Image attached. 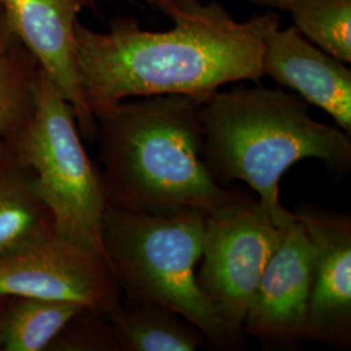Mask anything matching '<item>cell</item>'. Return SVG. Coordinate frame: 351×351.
Masks as SVG:
<instances>
[{"label": "cell", "mask_w": 351, "mask_h": 351, "mask_svg": "<svg viewBox=\"0 0 351 351\" xmlns=\"http://www.w3.org/2000/svg\"><path fill=\"white\" fill-rule=\"evenodd\" d=\"M171 19L175 26L165 32L143 30L129 17L106 33L75 24L81 88L93 114L128 98L207 97L263 77L264 38L280 25L276 13L237 21L217 1L177 0Z\"/></svg>", "instance_id": "cell-1"}, {"label": "cell", "mask_w": 351, "mask_h": 351, "mask_svg": "<svg viewBox=\"0 0 351 351\" xmlns=\"http://www.w3.org/2000/svg\"><path fill=\"white\" fill-rule=\"evenodd\" d=\"M207 97H145L94 114L110 204L152 215H213L245 199L223 188L204 159Z\"/></svg>", "instance_id": "cell-2"}, {"label": "cell", "mask_w": 351, "mask_h": 351, "mask_svg": "<svg viewBox=\"0 0 351 351\" xmlns=\"http://www.w3.org/2000/svg\"><path fill=\"white\" fill-rule=\"evenodd\" d=\"M202 121L213 176L246 182L280 226L295 220L278 198V182L293 164L319 159L337 172L350 167V134L315 121L306 101L280 88L217 90L206 98Z\"/></svg>", "instance_id": "cell-3"}, {"label": "cell", "mask_w": 351, "mask_h": 351, "mask_svg": "<svg viewBox=\"0 0 351 351\" xmlns=\"http://www.w3.org/2000/svg\"><path fill=\"white\" fill-rule=\"evenodd\" d=\"M207 216L133 213L108 204L101 245L128 302L160 304L195 326L215 346L234 349L197 282Z\"/></svg>", "instance_id": "cell-4"}, {"label": "cell", "mask_w": 351, "mask_h": 351, "mask_svg": "<svg viewBox=\"0 0 351 351\" xmlns=\"http://www.w3.org/2000/svg\"><path fill=\"white\" fill-rule=\"evenodd\" d=\"M34 175V188L65 239L101 252V226L110 204L101 169L84 146L71 103L40 66L34 111L25 125L5 139Z\"/></svg>", "instance_id": "cell-5"}, {"label": "cell", "mask_w": 351, "mask_h": 351, "mask_svg": "<svg viewBox=\"0 0 351 351\" xmlns=\"http://www.w3.org/2000/svg\"><path fill=\"white\" fill-rule=\"evenodd\" d=\"M287 226L277 224L261 202L247 198L206 217L197 282L234 348L242 342L249 303Z\"/></svg>", "instance_id": "cell-6"}, {"label": "cell", "mask_w": 351, "mask_h": 351, "mask_svg": "<svg viewBox=\"0 0 351 351\" xmlns=\"http://www.w3.org/2000/svg\"><path fill=\"white\" fill-rule=\"evenodd\" d=\"M120 291L101 252L55 230L0 251V297L73 302L107 314L121 304Z\"/></svg>", "instance_id": "cell-7"}, {"label": "cell", "mask_w": 351, "mask_h": 351, "mask_svg": "<svg viewBox=\"0 0 351 351\" xmlns=\"http://www.w3.org/2000/svg\"><path fill=\"white\" fill-rule=\"evenodd\" d=\"M313 277V243L295 216L252 294L243 333L278 342L306 339Z\"/></svg>", "instance_id": "cell-8"}, {"label": "cell", "mask_w": 351, "mask_h": 351, "mask_svg": "<svg viewBox=\"0 0 351 351\" xmlns=\"http://www.w3.org/2000/svg\"><path fill=\"white\" fill-rule=\"evenodd\" d=\"M14 37L37 59L71 103L81 137H97L95 117L85 101L75 53L78 14L94 0H0Z\"/></svg>", "instance_id": "cell-9"}, {"label": "cell", "mask_w": 351, "mask_h": 351, "mask_svg": "<svg viewBox=\"0 0 351 351\" xmlns=\"http://www.w3.org/2000/svg\"><path fill=\"white\" fill-rule=\"evenodd\" d=\"M314 250L307 336L337 348L351 343V221L345 213H295Z\"/></svg>", "instance_id": "cell-10"}, {"label": "cell", "mask_w": 351, "mask_h": 351, "mask_svg": "<svg viewBox=\"0 0 351 351\" xmlns=\"http://www.w3.org/2000/svg\"><path fill=\"white\" fill-rule=\"evenodd\" d=\"M264 75L293 88L351 133V71L302 34L295 26L271 30L263 43Z\"/></svg>", "instance_id": "cell-11"}, {"label": "cell", "mask_w": 351, "mask_h": 351, "mask_svg": "<svg viewBox=\"0 0 351 351\" xmlns=\"http://www.w3.org/2000/svg\"><path fill=\"white\" fill-rule=\"evenodd\" d=\"M53 230L38 197L33 172L11 145L0 139V251L39 239Z\"/></svg>", "instance_id": "cell-12"}, {"label": "cell", "mask_w": 351, "mask_h": 351, "mask_svg": "<svg viewBox=\"0 0 351 351\" xmlns=\"http://www.w3.org/2000/svg\"><path fill=\"white\" fill-rule=\"evenodd\" d=\"M106 316L117 332L121 351H194L203 345L195 326L160 304L128 302Z\"/></svg>", "instance_id": "cell-13"}, {"label": "cell", "mask_w": 351, "mask_h": 351, "mask_svg": "<svg viewBox=\"0 0 351 351\" xmlns=\"http://www.w3.org/2000/svg\"><path fill=\"white\" fill-rule=\"evenodd\" d=\"M85 307L73 302L7 297L1 323V351H45Z\"/></svg>", "instance_id": "cell-14"}, {"label": "cell", "mask_w": 351, "mask_h": 351, "mask_svg": "<svg viewBox=\"0 0 351 351\" xmlns=\"http://www.w3.org/2000/svg\"><path fill=\"white\" fill-rule=\"evenodd\" d=\"M291 14L304 37L343 63H351V0H249Z\"/></svg>", "instance_id": "cell-15"}, {"label": "cell", "mask_w": 351, "mask_h": 351, "mask_svg": "<svg viewBox=\"0 0 351 351\" xmlns=\"http://www.w3.org/2000/svg\"><path fill=\"white\" fill-rule=\"evenodd\" d=\"M39 64L16 38L0 55V139H8L25 125L34 111Z\"/></svg>", "instance_id": "cell-16"}, {"label": "cell", "mask_w": 351, "mask_h": 351, "mask_svg": "<svg viewBox=\"0 0 351 351\" xmlns=\"http://www.w3.org/2000/svg\"><path fill=\"white\" fill-rule=\"evenodd\" d=\"M50 351H121V343L106 314L84 308L51 342Z\"/></svg>", "instance_id": "cell-17"}, {"label": "cell", "mask_w": 351, "mask_h": 351, "mask_svg": "<svg viewBox=\"0 0 351 351\" xmlns=\"http://www.w3.org/2000/svg\"><path fill=\"white\" fill-rule=\"evenodd\" d=\"M14 39L16 37L13 34L12 29H11L8 19H7V14H5L3 4L0 1V55L11 47Z\"/></svg>", "instance_id": "cell-18"}, {"label": "cell", "mask_w": 351, "mask_h": 351, "mask_svg": "<svg viewBox=\"0 0 351 351\" xmlns=\"http://www.w3.org/2000/svg\"><path fill=\"white\" fill-rule=\"evenodd\" d=\"M145 1H147L154 8L159 10L168 17H171L175 13L176 5H177V0H145Z\"/></svg>", "instance_id": "cell-19"}, {"label": "cell", "mask_w": 351, "mask_h": 351, "mask_svg": "<svg viewBox=\"0 0 351 351\" xmlns=\"http://www.w3.org/2000/svg\"><path fill=\"white\" fill-rule=\"evenodd\" d=\"M5 301H7V297H0V343H1V323H3V313H4Z\"/></svg>", "instance_id": "cell-20"}]
</instances>
